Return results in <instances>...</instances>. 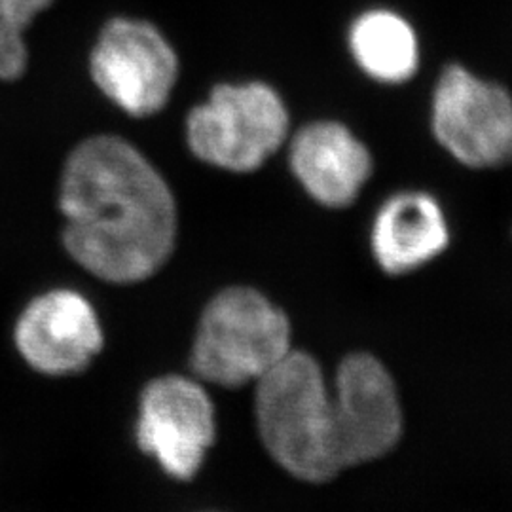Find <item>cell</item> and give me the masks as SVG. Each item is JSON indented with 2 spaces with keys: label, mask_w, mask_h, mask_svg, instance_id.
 I'll return each instance as SVG.
<instances>
[{
  "label": "cell",
  "mask_w": 512,
  "mask_h": 512,
  "mask_svg": "<svg viewBox=\"0 0 512 512\" xmlns=\"http://www.w3.org/2000/svg\"><path fill=\"white\" fill-rule=\"evenodd\" d=\"M59 209L67 253L103 281H145L173 253L177 205L171 188L122 137L95 135L74 148L61 175Z\"/></svg>",
  "instance_id": "1"
},
{
  "label": "cell",
  "mask_w": 512,
  "mask_h": 512,
  "mask_svg": "<svg viewBox=\"0 0 512 512\" xmlns=\"http://www.w3.org/2000/svg\"><path fill=\"white\" fill-rule=\"evenodd\" d=\"M256 425L266 452L289 475L321 484L342 471L330 385L317 359L291 351L256 382Z\"/></svg>",
  "instance_id": "2"
},
{
  "label": "cell",
  "mask_w": 512,
  "mask_h": 512,
  "mask_svg": "<svg viewBox=\"0 0 512 512\" xmlns=\"http://www.w3.org/2000/svg\"><path fill=\"white\" fill-rule=\"evenodd\" d=\"M293 351L285 311L251 287L220 291L203 310L192 346V368L209 384L258 382Z\"/></svg>",
  "instance_id": "3"
},
{
  "label": "cell",
  "mask_w": 512,
  "mask_h": 512,
  "mask_svg": "<svg viewBox=\"0 0 512 512\" xmlns=\"http://www.w3.org/2000/svg\"><path fill=\"white\" fill-rule=\"evenodd\" d=\"M289 133V112L268 84H222L190 110L186 141L203 164L251 173L266 164Z\"/></svg>",
  "instance_id": "4"
},
{
  "label": "cell",
  "mask_w": 512,
  "mask_h": 512,
  "mask_svg": "<svg viewBox=\"0 0 512 512\" xmlns=\"http://www.w3.org/2000/svg\"><path fill=\"white\" fill-rule=\"evenodd\" d=\"M90 74L116 107L145 118L167 105L177 84L179 59L152 23L114 18L93 46Z\"/></svg>",
  "instance_id": "5"
},
{
  "label": "cell",
  "mask_w": 512,
  "mask_h": 512,
  "mask_svg": "<svg viewBox=\"0 0 512 512\" xmlns=\"http://www.w3.org/2000/svg\"><path fill=\"white\" fill-rule=\"evenodd\" d=\"M336 454L346 467L384 458L403 437V404L387 366L370 353L348 355L330 384Z\"/></svg>",
  "instance_id": "6"
},
{
  "label": "cell",
  "mask_w": 512,
  "mask_h": 512,
  "mask_svg": "<svg viewBox=\"0 0 512 512\" xmlns=\"http://www.w3.org/2000/svg\"><path fill=\"white\" fill-rule=\"evenodd\" d=\"M433 131L463 165L490 169L511 164L512 97L463 67H448L435 90Z\"/></svg>",
  "instance_id": "7"
},
{
  "label": "cell",
  "mask_w": 512,
  "mask_h": 512,
  "mask_svg": "<svg viewBox=\"0 0 512 512\" xmlns=\"http://www.w3.org/2000/svg\"><path fill=\"white\" fill-rule=\"evenodd\" d=\"M215 435V406L202 384L169 374L143 389L137 442L167 475L177 480L198 475Z\"/></svg>",
  "instance_id": "8"
},
{
  "label": "cell",
  "mask_w": 512,
  "mask_h": 512,
  "mask_svg": "<svg viewBox=\"0 0 512 512\" xmlns=\"http://www.w3.org/2000/svg\"><path fill=\"white\" fill-rule=\"evenodd\" d=\"M14 340L21 357L42 374L84 370L103 348V329L86 296L57 289L21 311Z\"/></svg>",
  "instance_id": "9"
},
{
  "label": "cell",
  "mask_w": 512,
  "mask_h": 512,
  "mask_svg": "<svg viewBox=\"0 0 512 512\" xmlns=\"http://www.w3.org/2000/svg\"><path fill=\"white\" fill-rule=\"evenodd\" d=\"M289 160L311 198L334 209L355 202L372 175L368 148L338 122H313L300 129Z\"/></svg>",
  "instance_id": "10"
},
{
  "label": "cell",
  "mask_w": 512,
  "mask_h": 512,
  "mask_svg": "<svg viewBox=\"0 0 512 512\" xmlns=\"http://www.w3.org/2000/svg\"><path fill=\"white\" fill-rule=\"evenodd\" d=\"M450 245L448 220L439 202L425 192L393 196L378 211L370 247L389 275H406L433 262Z\"/></svg>",
  "instance_id": "11"
},
{
  "label": "cell",
  "mask_w": 512,
  "mask_h": 512,
  "mask_svg": "<svg viewBox=\"0 0 512 512\" xmlns=\"http://www.w3.org/2000/svg\"><path fill=\"white\" fill-rule=\"evenodd\" d=\"M349 48L357 65L384 84H403L420 65L418 37L410 23L389 10H370L355 19Z\"/></svg>",
  "instance_id": "12"
},
{
  "label": "cell",
  "mask_w": 512,
  "mask_h": 512,
  "mask_svg": "<svg viewBox=\"0 0 512 512\" xmlns=\"http://www.w3.org/2000/svg\"><path fill=\"white\" fill-rule=\"evenodd\" d=\"M27 61L29 50L23 33L0 27V80H18L27 69Z\"/></svg>",
  "instance_id": "13"
},
{
  "label": "cell",
  "mask_w": 512,
  "mask_h": 512,
  "mask_svg": "<svg viewBox=\"0 0 512 512\" xmlns=\"http://www.w3.org/2000/svg\"><path fill=\"white\" fill-rule=\"evenodd\" d=\"M54 0H4L0 27L25 33L40 12H44Z\"/></svg>",
  "instance_id": "14"
},
{
  "label": "cell",
  "mask_w": 512,
  "mask_h": 512,
  "mask_svg": "<svg viewBox=\"0 0 512 512\" xmlns=\"http://www.w3.org/2000/svg\"><path fill=\"white\" fill-rule=\"evenodd\" d=\"M2 8H4V0H0V16H2Z\"/></svg>",
  "instance_id": "15"
}]
</instances>
